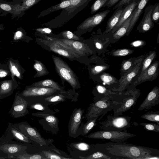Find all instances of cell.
Wrapping results in <instances>:
<instances>
[{"label":"cell","mask_w":159,"mask_h":159,"mask_svg":"<svg viewBox=\"0 0 159 159\" xmlns=\"http://www.w3.org/2000/svg\"><path fill=\"white\" fill-rule=\"evenodd\" d=\"M95 151L102 152L113 159H154L159 150L124 142H109L94 145Z\"/></svg>","instance_id":"obj_1"},{"label":"cell","mask_w":159,"mask_h":159,"mask_svg":"<svg viewBox=\"0 0 159 159\" xmlns=\"http://www.w3.org/2000/svg\"><path fill=\"white\" fill-rule=\"evenodd\" d=\"M120 103L114 99L104 98L97 101L91 104L88 109L86 115L87 119L93 117H99L100 120L108 112L113 110L116 106Z\"/></svg>","instance_id":"obj_2"},{"label":"cell","mask_w":159,"mask_h":159,"mask_svg":"<svg viewBox=\"0 0 159 159\" xmlns=\"http://www.w3.org/2000/svg\"><path fill=\"white\" fill-rule=\"evenodd\" d=\"M131 117L129 116H114L109 115L99 124L101 129L105 130L127 131L132 124Z\"/></svg>","instance_id":"obj_3"},{"label":"cell","mask_w":159,"mask_h":159,"mask_svg":"<svg viewBox=\"0 0 159 159\" xmlns=\"http://www.w3.org/2000/svg\"><path fill=\"white\" fill-rule=\"evenodd\" d=\"M137 136L127 131L102 130L95 132L87 136L90 139H106L113 142H124L128 139Z\"/></svg>","instance_id":"obj_4"},{"label":"cell","mask_w":159,"mask_h":159,"mask_svg":"<svg viewBox=\"0 0 159 159\" xmlns=\"http://www.w3.org/2000/svg\"><path fill=\"white\" fill-rule=\"evenodd\" d=\"M140 94L139 90L132 91L130 90L123 93L120 103L113 110V116H117L122 115L123 113L130 109L136 104Z\"/></svg>","instance_id":"obj_5"},{"label":"cell","mask_w":159,"mask_h":159,"mask_svg":"<svg viewBox=\"0 0 159 159\" xmlns=\"http://www.w3.org/2000/svg\"><path fill=\"white\" fill-rule=\"evenodd\" d=\"M56 70L61 78L75 88L77 84L76 77L73 71L60 57L52 56Z\"/></svg>","instance_id":"obj_6"},{"label":"cell","mask_w":159,"mask_h":159,"mask_svg":"<svg viewBox=\"0 0 159 159\" xmlns=\"http://www.w3.org/2000/svg\"><path fill=\"white\" fill-rule=\"evenodd\" d=\"M143 58V57L142 56L135 61L134 65L131 70L121 76L119 80L118 88L112 89L113 91L119 93L124 92L131 83L132 80L137 76L140 70Z\"/></svg>","instance_id":"obj_7"},{"label":"cell","mask_w":159,"mask_h":159,"mask_svg":"<svg viewBox=\"0 0 159 159\" xmlns=\"http://www.w3.org/2000/svg\"><path fill=\"white\" fill-rule=\"evenodd\" d=\"M12 105L9 111V114L16 118L25 116L28 113L27 109L28 103L24 98L16 93Z\"/></svg>","instance_id":"obj_8"},{"label":"cell","mask_w":159,"mask_h":159,"mask_svg":"<svg viewBox=\"0 0 159 159\" xmlns=\"http://www.w3.org/2000/svg\"><path fill=\"white\" fill-rule=\"evenodd\" d=\"M56 89L32 86H26L25 89L19 94L22 98L41 96L50 95L56 92Z\"/></svg>","instance_id":"obj_9"},{"label":"cell","mask_w":159,"mask_h":159,"mask_svg":"<svg viewBox=\"0 0 159 159\" xmlns=\"http://www.w3.org/2000/svg\"><path fill=\"white\" fill-rule=\"evenodd\" d=\"M158 66V61H155L142 74L139 75L137 79L131 85L134 87L144 82L152 81L156 79L159 73Z\"/></svg>","instance_id":"obj_10"},{"label":"cell","mask_w":159,"mask_h":159,"mask_svg":"<svg viewBox=\"0 0 159 159\" xmlns=\"http://www.w3.org/2000/svg\"><path fill=\"white\" fill-rule=\"evenodd\" d=\"M110 11V10H107L87 18L78 28L84 30L95 27L103 21Z\"/></svg>","instance_id":"obj_11"},{"label":"cell","mask_w":159,"mask_h":159,"mask_svg":"<svg viewBox=\"0 0 159 159\" xmlns=\"http://www.w3.org/2000/svg\"><path fill=\"white\" fill-rule=\"evenodd\" d=\"M159 103V88L157 86L154 88L148 93L144 100L139 106L138 110H149Z\"/></svg>","instance_id":"obj_12"},{"label":"cell","mask_w":159,"mask_h":159,"mask_svg":"<svg viewBox=\"0 0 159 159\" xmlns=\"http://www.w3.org/2000/svg\"><path fill=\"white\" fill-rule=\"evenodd\" d=\"M153 5L147 7L144 11L143 18L139 24L137 30L141 33H144L151 29L154 26V23L151 19V13Z\"/></svg>","instance_id":"obj_13"},{"label":"cell","mask_w":159,"mask_h":159,"mask_svg":"<svg viewBox=\"0 0 159 159\" xmlns=\"http://www.w3.org/2000/svg\"><path fill=\"white\" fill-rule=\"evenodd\" d=\"M18 82L12 79L0 82V100L11 95L18 87Z\"/></svg>","instance_id":"obj_14"},{"label":"cell","mask_w":159,"mask_h":159,"mask_svg":"<svg viewBox=\"0 0 159 159\" xmlns=\"http://www.w3.org/2000/svg\"><path fill=\"white\" fill-rule=\"evenodd\" d=\"M18 124V128L26 136L31 137L35 139L41 146L46 144L44 139L34 128L23 123Z\"/></svg>","instance_id":"obj_15"},{"label":"cell","mask_w":159,"mask_h":159,"mask_svg":"<svg viewBox=\"0 0 159 159\" xmlns=\"http://www.w3.org/2000/svg\"><path fill=\"white\" fill-rule=\"evenodd\" d=\"M140 1L134 0L128 5L124 6V9L120 15L119 21L113 27L110 33H114L131 15Z\"/></svg>","instance_id":"obj_16"},{"label":"cell","mask_w":159,"mask_h":159,"mask_svg":"<svg viewBox=\"0 0 159 159\" xmlns=\"http://www.w3.org/2000/svg\"><path fill=\"white\" fill-rule=\"evenodd\" d=\"M20 4L19 2L12 0V1H7L0 0V9L7 13L12 15V19L16 16L19 17Z\"/></svg>","instance_id":"obj_17"},{"label":"cell","mask_w":159,"mask_h":159,"mask_svg":"<svg viewBox=\"0 0 159 159\" xmlns=\"http://www.w3.org/2000/svg\"><path fill=\"white\" fill-rule=\"evenodd\" d=\"M8 64L11 74V79L15 80L16 76L18 79L22 80L25 70L18 60L10 58L8 60Z\"/></svg>","instance_id":"obj_18"},{"label":"cell","mask_w":159,"mask_h":159,"mask_svg":"<svg viewBox=\"0 0 159 159\" xmlns=\"http://www.w3.org/2000/svg\"><path fill=\"white\" fill-rule=\"evenodd\" d=\"M150 0H141L134 10V13L131 21L126 35H128L131 31L138 20L144 7Z\"/></svg>","instance_id":"obj_19"},{"label":"cell","mask_w":159,"mask_h":159,"mask_svg":"<svg viewBox=\"0 0 159 159\" xmlns=\"http://www.w3.org/2000/svg\"><path fill=\"white\" fill-rule=\"evenodd\" d=\"M124 7L120 6L115 9L112 15L108 19L105 31L103 34H106L111 32L113 27L118 23Z\"/></svg>","instance_id":"obj_20"},{"label":"cell","mask_w":159,"mask_h":159,"mask_svg":"<svg viewBox=\"0 0 159 159\" xmlns=\"http://www.w3.org/2000/svg\"><path fill=\"white\" fill-rule=\"evenodd\" d=\"M25 146L16 144L5 143L0 146V150L4 152L15 156L21 154L25 150Z\"/></svg>","instance_id":"obj_21"},{"label":"cell","mask_w":159,"mask_h":159,"mask_svg":"<svg viewBox=\"0 0 159 159\" xmlns=\"http://www.w3.org/2000/svg\"><path fill=\"white\" fill-rule=\"evenodd\" d=\"M83 110L79 108L74 113L71 121L70 131L71 134H76L81 121Z\"/></svg>","instance_id":"obj_22"},{"label":"cell","mask_w":159,"mask_h":159,"mask_svg":"<svg viewBox=\"0 0 159 159\" xmlns=\"http://www.w3.org/2000/svg\"><path fill=\"white\" fill-rule=\"evenodd\" d=\"M64 44L74 50L77 54H83V51L86 50L84 44L75 40L67 39H59Z\"/></svg>","instance_id":"obj_23"},{"label":"cell","mask_w":159,"mask_h":159,"mask_svg":"<svg viewBox=\"0 0 159 159\" xmlns=\"http://www.w3.org/2000/svg\"><path fill=\"white\" fill-rule=\"evenodd\" d=\"M134 13V10L130 16L113 34L112 36L114 39H120L125 35H126Z\"/></svg>","instance_id":"obj_24"},{"label":"cell","mask_w":159,"mask_h":159,"mask_svg":"<svg viewBox=\"0 0 159 159\" xmlns=\"http://www.w3.org/2000/svg\"><path fill=\"white\" fill-rule=\"evenodd\" d=\"M65 0H61L63 1ZM70 2V5L64 8L68 15L73 12L79 8L85 7L91 0H68Z\"/></svg>","instance_id":"obj_25"},{"label":"cell","mask_w":159,"mask_h":159,"mask_svg":"<svg viewBox=\"0 0 159 159\" xmlns=\"http://www.w3.org/2000/svg\"><path fill=\"white\" fill-rule=\"evenodd\" d=\"M61 1V3L55 6H52L42 11L38 16V18L44 16L55 11L64 9L70 5V2L68 0Z\"/></svg>","instance_id":"obj_26"},{"label":"cell","mask_w":159,"mask_h":159,"mask_svg":"<svg viewBox=\"0 0 159 159\" xmlns=\"http://www.w3.org/2000/svg\"><path fill=\"white\" fill-rule=\"evenodd\" d=\"M8 129L12 134L13 138L21 142L25 143H30L29 139L24 134L17 129L13 125L9 124Z\"/></svg>","instance_id":"obj_27"},{"label":"cell","mask_w":159,"mask_h":159,"mask_svg":"<svg viewBox=\"0 0 159 159\" xmlns=\"http://www.w3.org/2000/svg\"><path fill=\"white\" fill-rule=\"evenodd\" d=\"M16 1L20 4L19 17L22 16L25 11L38 3L42 0H13Z\"/></svg>","instance_id":"obj_28"},{"label":"cell","mask_w":159,"mask_h":159,"mask_svg":"<svg viewBox=\"0 0 159 159\" xmlns=\"http://www.w3.org/2000/svg\"><path fill=\"white\" fill-rule=\"evenodd\" d=\"M31 86L52 88L58 90H61V87L57 83L50 79H46L33 83L31 85Z\"/></svg>","instance_id":"obj_29"},{"label":"cell","mask_w":159,"mask_h":159,"mask_svg":"<svg viewBox=\"0 0 159 159\" xmlns=\"http://www.w3.org/2000/svg\"><path fill=\"white\" fill-rule=\"evenodd\" d=\"M50 49L54 52L66 57L72 58L74 56L69 51L59 46L56 43L49 46Z\"/></svg>","instance_id":"obj_30"},{"label":"cell","mask_w":159,"mask_h":159,"mask_svg":"<svg viewBox=\"0 0 159 159\" xmlns=\"http://www.w3.org/2000/svg\"><path fill=\"white\" fill-rule=\"evenodd\" d=\"M35 63L33 66L36 71V73L34 77H38L46 75L49 73L44 64L41 62L34 60Z\"/></svg>","instance_id":"obj_31"},{"label":"cell","mask_w":159,"mask_h":159,"mask_svg":"<svg viewBox=\"0 0 159 159\" xmlns=\"http://www.w3.org/2000/svg\"><path fill=\"white\" fill-rule=\"evenodd\" d=\"M34 115L40 116L43 117L48 125L52 128H57L58 125V120L54 116L49 114L34 113Z\"/></svg>","instance_id":"obj_32"},{"label":"cell","mask_w":159,"mask_h":159,"mask_svg":"<svg viewBox=\"0 0 159 159\" xmlns=\"http://www.w3.org/2000/svg\"><path fill=\"white\" fill-rule=\"evenodd\" d=\"M156 56V54L155 51L151 52L149 53L142 62V66L140 75L142 74L149 66Z\"/></svg>","instance_id":"obj_33"},{"label":"cell","mask_w":159,"mask_h":159,"mask_svg":"<svg viewBox=\"0 0 159 159\" xmlns=\"http://www.w3.org/2000/svg\"><path fill=\"white\" fill-rule=\"evenodd\" d=\"M141 118L159 124V111L148 112L142 115Z\"/></svg>","instance_id":"obj_34"},{"label":"cell","mask_w":159,"mask_h":159,"mask_svg":"<svg viewBox=\"0 0 159 159\" xmlns=\"http://www.w3.org/2000/svg\"><path fill=\"white\" fill-rule=\"evenodd\" d=\"M79 158L84 159H113L105 153L98 151H96L86 157H79Z\"/></svg>","instance_id":"obj_35"},{"label":"cell","mask_w":159,"mask_h":159,"mask_svg":"<svg viewBox=\"0 0 159 159\" xmlns=\"http://www.w3.org/2000/svg\"><path fill=\"white\" fill-rule=\"evenodd\" d=\"M131 59L124 61L121 64L120 70L121 76L130 71L133 68L134 63H133Z\"/></svg>","instance_id":"obj_36"},{"label":"cell","mask_w":159,"mask_h":159,"mask_svg":"<svg viewBox=\"0 0 159 159\" xmlns=\"http://www.w3.org/2000/svg\"><path fill=\"white\" fill-rule=\"evenodd\" d=\"M98 117H93L88 119V121L84 125L83 132L84 135L87 134L95 125Z\"/></svg>","instance_id":"obj_37"},{"label":"cell","mask_w":159,"mask_h":159,"mask_svg":"<svg viewBox=\"0 0 159 159\" xmlns=\"http://www.w3.org/2000/svg\"><path fill=\"white\" fill-rule=\"evenodd\" d=\"M108 0H96L92 4L90 8L91 13L93 14L102 7H105Z\"/></svg>","instance_id":"obj_38"},{"label":"cell","mask_w":159,"mask_h":159,"mask_svg":"<svg viewBox=\"0 0 159 159\" xmlns=\"http://www.w3.org/2000/svg\"><path fill=\"white\" fill-rule=\"evenodd\" d=\"M139 125L143 127L144 129L147 131L155 132H159V124L150 123H141Z\"/></svg>","instance_id":"obj_39"},{"label":"cell","mask_w":159,"mask_h":159,"mask_svg":"<svg viewBox=\"0 0 159 159\" xmlns=\"http://www.w3.org/2000/svg\"><path fill=\"white\" fill-rule=\"evenodd\" d=\"M74 147L82 151H87L91 150L94 151L95 150L94 146L90 145L89 144L84 143H80L74 144Z\"/></svg>","instance_id":"obj_40"},{"label":"cell","mask_w":159,"mask_h":159,"mask_svg":"<svg viewBox=\"0 0 159 159\" xmlns=\"http://www.w3.org/2000/svg\"><path fill=\"white\" fill-rule=\"evenodd\" d=\"M11 75L8 64H0V78Z\"/></svg>","instance_id":"obj_41"},{"label":"cell","mask_w":159,"mask_h":159,"mask_svg":"<svg viewBox=\"0 0 159 159\" xmlns=\"http://www.w3.org/2000/svg\"><path fill=\"white\" fill-rule=\"evenodd\" d=\"M151 19L153 22L157 23L159 19V3L153 5V7L151 13Z\"/></svg>","instance_id":"obj_42"},{"label":"cell","mask_w":159,"mask_h":159,"mask_svg":"<svg viewBox=\"0 0 159 159\" xmlns=\"http://www.w3.org/2000/svg\"><path fill=\"white\" fill-rule=\"evenodd\" d=\"M101 80L104 83L110 85L115 83L116 81L115 78L107 73H103L100 76Z\"/></svg>","instance_id":"obj_43"},{"label":"cell","mask_w":159,"mask_h":159,"mask_svg":"<svg viewBox=\"0 0 159 159\" xmlns=\"http://www.w3.org/2000/svg\"><path fill=\"white\" fill-rule=\"evenodd\" d=\"M133 51L128 49H119L112 53L114 56H124L131 54Z\"/></svg>","instance_id":"obj_44"},{"label":"cell","mask_w":159,"mask_h":159,"mask_svg":"<svg viewBox=\"0 0 159 159\" xmlns=\"http://www.w3.org/2000/svg\"><path fill=\"white\" fill-rule=\"evenodd\" d=\"M62 35L65 39L75 40H80V38L70 31H65L62 33Z\"/></svg>","instance_id":"obj_45"},{"label":"cell","mask_w":159,"mask_h":159,"mask_svg":"<svg viewBox=\"0 0 159 159\" xmlns=\"http://www.w3.org/2000/svg\"><path fill=\"white\" fill-rule=\"evenodd\" d=\"M43 152L46 158L50 159H65L69 158L58 155L54 153L48 151H44Z\"/></svg>","instance_id":"obj_46"},{"label":"cell","mask_w":159,"mask_h":159,"mask_svg":"<svg viewBox=\"0 0 159 159\" xmlns=\"http://www.w3.org/2000/svg\"><path fill=\"white\" fill-rule=\"evenodd\" d=\"M64 97L62 95H54L47 97L44 99L47 101L50 102L63 101Z\"/></svg>","instance_id":"obj_47"},{"label":"cell","mask_w":159,"mask_h":159,"mask_svg":"<svg viewBox=\"0 0 159 159\" xmlns=\"http://www.w3.org/2000/svg\"><path fill=\"white\" fill-rule=\"evenodd\" d=\"M25 31L21 27L17 29L15 33L13 39L14 40H21L24 36Z\"/></svg>","instance_id":"obj_48"},{"label":"cell","mask_w":159,"mask_h":159,"mask_svg":"<svg viewBox=\"0 0 159 159\" xmlns=\"http://www.w3.org/2000/svg\"><path fill=\"white\" fill-rule=\"evenodd\" d=\"M107 68V67L105 66H97L92 68L91 72L94 75H96L104 71Z\"/></svg>","instance_id":"obj_49"},{"label":"cell","mask_w":159,"mask_h":159,"mask_svg":"<svg viewBox=\"0 0 159 159\" xmlns=\"http://www.w3.org/2000/svg\"><path fill=\"white\" fill-rule=\"evenodd\" d=\"M18 158L20 159H45L39 154H34L27 156H25L22 155H20L18 156Z\"/></svg>","instance_id":"obj_50"},{"label":"cell","mask_w":159,"mask_h":159,"mask_svg":"<svg viewBox=\"0 0 159 159\" xmlns=\"http://www.w3.org/2000/svg\"><path fill=\"white\" fill-rule=\"evenodd\" d=\"M134 0H120L113 7L112 10H115L120 6H126L132 2ZM140 1L141 0H139Z\"/></svg>","instance_id":"obj_51"},{"label":"cell","mask_w":159,"mask_h":159,"mask_svg":"<svg viewBox=\"0 0 159 159\" xmlns=\"http://www.w3.org/2000/svg\"><path fill=\"white\" fill-rule=\"evenodd\" d=\"M120 0H108L107 2L105 7L108 8H111L117 3Z\"/></svg>","instance_id":"obj_52"},{"label":"cell","mask_w":159,"mask_h":159,"mask_svg":"<svg viewBox=\"0 0 159 159\" xmlns=\"http://www.w3.org/2000/svg\"><path fill=\"white\" fill-rule=\"evenodd\" d=\"M38 32L43 34H50L52 32V30L48 28H38L36 30Z\"/></svg>","instance_id":"obj_53"},{"label":"cell","mask_w":159,"mask_h":159,"mask_svg":"<svg viewBox=\"0 0 159 159\" xmlns=\"http://www.w3.org/2000/svg\"><path fill=\"white\" fill-rule=\"evenodd\" d=\"M31 107L33 109L39 110H43L44 109V107L40 104L37 103L32 105Z\"/></svg>","instance_id":"obj_54"},{"label":"cell","mask_w":159,"mask_h":159,"mask_svg":"<svg viewBox=\"0 0 159 159\" xmlns=\"http://www.w3.org/2000/svg\"><path fill=\"white\" fill-rule=\"evenodd\" d=\"M144 44V42L141 40H136L134 41L131 43V45L134 47H138Z\"/></svg>","instance_id":"obj_55"},{"label":"cell","mask_w":159,"mask_h":159,"mask_svg":"<svg viewBox=\"0 0 159 159\" xmlns=\"http://www.w3.org/2000/svg\"><path fill=\"white\" fill-rule=\"evenodd\" d=\"M95 46L96 47L99 49H101L102 48V44L98 42H96L95 43Z\"/></svg>","instance_id":"obj_56"},{"label":"cell","mask_w":159,"mask_h":159,"mask_svg":"<svg viewBox=\"0 0 159 159\" xmlns=\"http://www.w3.org/2000/svg\"><path fill=\"white\" fill-rule=\"evenodd\" d=\"M4 30L3 25L2 24H0V31Z\"/></svg>","instance_id":"obj_57"},{"label":"cell","mask_w":159,"mask_h":159,"mask_svg":"<svg viewBox=\"0 0 159 159\" xmlns=\"http://www.w3.org/2000/svg\"><path fill=\"white\" fill-rule=\"evenodd\" d=\"M4 12V11L3 10H2L1 9H0V14L1 13H3Z\"/></svg>","instance_id":"obj_58"},{"label":"cell","mask_w":159,"mask_h":159,"mask_svg":"<svg viewBox=\"0 0 159 159\" xmlns=\"http://www.w3.org/2000/svg\"></svg>","instance_id":"obj_59"}]
</instances>
